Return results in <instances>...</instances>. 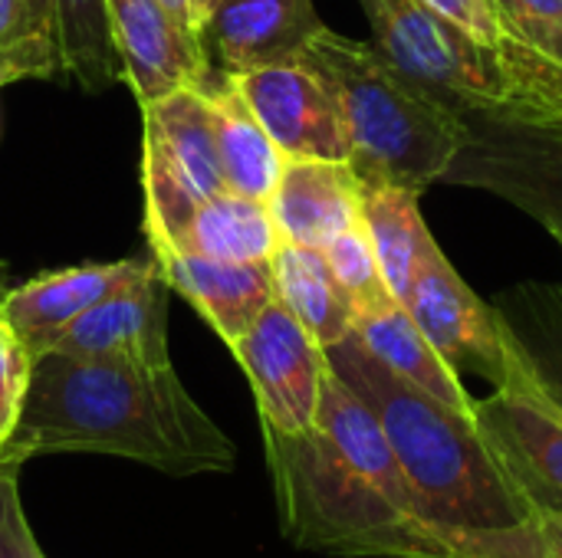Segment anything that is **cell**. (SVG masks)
I'll return each instance as SVG.
<instances>
[{"instance_id":"9","label":"cell","mask_w":562,"mask_h":558,"mask_svg":"<svg viewBox=\"0 0 562 558\" xmlns=\"http://www.w3.org/2000/svg\"><path fill=\"white\" fill-rule=\"evenodd\" d=\"M231 352L254 388L260 428L277 434L313 431L329 362L316 339L280 299L260 312V319L231 345Z\"/></svg>"},{"instance_id":"20","label":"cell","mask_w":562,"mask_h":558,"mask_svg":"<svg viewBox=\"0 0 562 558\" xmlns=\"http://www.w3.org/2000/svg\"><path fill=\"white\" fill-rule=\"evenodd\" d=\"M270 270L277 299L293 312V319L316 339L323 352L352 335L356 306L339 286L323 250L280 240Z\"/></svg>"},{"instance_id":"6","label":"cell","mask_w":562,"mask_h":558,"mask_svg":"<svg viewBox=\"0 0 562 558\" xmlns=\"http://www.w3.org/2000/svg\"><path fill=\"white\" fill-rule=\"evenodd\" d=\"M142 187L148 247H168L191 214L227 191L211 105L201 89H178L142 105Z\"/></svg>"},{"instance_id":"12","label":"cell","mask_w":562,"mask_h":558,"mask_svg":"<svg viewBox=\"0 0 562 558\" xmlns=\"http://www.w3.org/2000/svg\"><path fill=\"white\" fill-rule=\"evenodd\" d=\"M109 20L122 79L142 105L194 89L214 66L204 43L158 0H109Z\"/></svg>"},{"instance_id":"11","label":"cell","mask_w":562,"mask_h":558,"mask_svg":"<svg viewBox=\"0 0 562 558\" xmlns=\"http://www.w3.org/2000/svg\"><path fill=\"white\" fill-rule=\"evenodd\" d=\"M286 158L349 161V138L333 86L306 59L277 62L250 72H231Z\"/></svg>"},{"instance_id":"8","label":"cell","mask_w":562,"mask_h":558,"mask_svg":"<svg viewBox=\"0 0 562 558\" xmlns=\"http://www.w3.org/2000/svg\"><path fill=\"white\" fill-rule=\"evenodd\" d=\"M507 345V378L474 405V421L520 493L537 510H562V405L510 329Z\"/></svg>"},{"instance_id":"22","label":"cell","mask_w":562,"mask_h":558,"mask_svg":"<svg viewBox=\"0 0 562 558\" xmlns=\"http://www.w3.org/2000/svg\"><path fill=\"white\" fill-rule=\"evenodd\" d=\"M415 191L408 187H366L362 191V227L372 243V253L379 260L382 280L395 303L408 306L415 280L428 260V253L438 247Z\"/></svg>"},{"instance_id":"13","label":"cell","mask_w":562,"mask_h":558,"mask_svg":"<svg viewBox=\"0 0 562 558\" xmlns=\"http://www.w3.org/2000/svg\"><path fill=\"white\" fill-rule=\"evenodd\" d=\"M168 280L151 257L142 273L115 286L92 309H86L49 352L76 358H109L125 355L138 362H171L168 358Z\"/></svg>"},{"instance_id":"5","label":"cell","mask_w":562,"mask_h":558,"mask_svg":"<svg viewBox=\"0 0 562 558\" xmlns=\"http://www.w3.org/2000/svg\"><path fill=\"white\" fill-rule=\"evenodd\" d=\"M375 49L425 95L458 115L562 122V72L514 43L487 46L425 0H359Z\"/></svg>"},{"instance_id":"29","label":"cell","mask_w":562,"mask_h":558,"mask_svg":"<svg viewBox=\"0 0 562 558\" xmlns=\"http://www.w3.org/2000/svg\"><path fill=\"white\" fill-rule=\"evenodd\" d=\"M431 10H438L441 16L454 20L458 26H464L468 33H474L477 39H484L494 49H504L510 43V36L504 33V23L494 10V0H425Z\"/></svg>"},{"instance_id":"17","label":"cell","mask_w":562,"mask_h":558,"mask_svg":"<svg viewBox=\"0 0 562 558\" xmlns=\"http://www.w3.org/2000/svg\"><path fill=\"white\" fill-rule=\"evenodd\" d=\"M171 286L231 349L277 299L270 263H224L184 250L151 253Z\"/></svg>"},{"instance_id":"7","label":"cell","mask_w":562,"mask_h":558,"mask_svg":"<svg viewBox=\"0 0 562 558\" xmlns=\"http://www.w3.org/2000/svg\"><path fill=\"white\" fill-rule=\"evenodd\" d=\"M464 118L468 138L441 181L497 194L553 237L562 234V122Z\"/></svg>"},{"instance_id":"21","label":"cell","mask_w":562,"mask_h":558,"mask_svg":"<svg viewBox=\"0 0 562 558\" xmlns=\"http://www.w3.org/2000/svg\"><path fill=\"white\" fill-rule=\"evenodd\" d=\"M277 247L280 230L270 214V204L221 191L191 214V220L168 247L158 250H184L224 263H270Z\"/></svg>"},{"instance_id":"2","label":"cell","mask_w":562,"mask_h":558,"mask_svg":"<svg viewBox=\"0 0 562 558\" xmlns=\"http://www.w3.org/2000/svg\"><path fill=\"white\" fill-rule=\"evenodd\" d=\"M40 454H109L171 477L227 474L237 464V447L171 362L63 352L33 358L16 431L0 447L20 467Z\"/></svg>"},{"instance_id":"33","label":"cell","mask_w":562,"mask_h":558,"mask_svg":"<svg viewBox=\"0 0 562 558\" xmlns=\"http://www.w3.org/2000/svg\"><path fill=\"white\" fill-rule=\"evenodd\" d=\"M557 243H560V250H562V234H557Z\"/></svg>"},{"instance_id":"25","label":"cell","mask_w":562,"mask_h":558,"mask_svg":"<svg viewBox=\"0 0 562 558\" xmlns=\"http://www.w3.org/2000/svg\"><path fill=\"white\" fill-rule=\"evenodd\" d=\"M494 10L524 56L562 72V0H494Z\"/></svg>"},{"instance_id":"4","label":"cell","mask_w":562,"mask_h":558,"mask_svg":"<svg viewBox=\"0 0 562 558\" xmlns=\"http://www.w3.org/2000/svg\"><path fill=\"white\" fill-rule=\"evenodd\" d=\"M333 86L362 187L438 184L468 138V118L425 95L372 43L319 30L300 56Z\"/></svg>"},{"instance_id":"16","label":"cell","mask_w":562,"mask_h":558,"mask_svg":"<svg viewBox=\"0 0 562 558\" xmlns=\"http://www.w3.org/2000/svg\"><path fill=\"white\" fill-rule=\"evenodd\" d=\"M148 260H115L40 273L30 283L10 289L0 303V319L20 335L33 358L49 352L59 335L102 296L142 273Z\"/></svg>"},{"instance_id":"14","label":"cell","mask_w":562,"mask_h":558,"mask_svg":"<svg viewBox=\"0 0 562 558\" xmlns=\"http://www.w3.org/2000/svg\"><path fill=\"white\" fill-rule=\"evenodd\" d=\"M319 30L313 0H217L201 39L217 69L250 72L300 59Z\"/></svg>"},{"instance_id":"31","label":"cell","mask_w":562,"mask_h":558,"mask_svg":"<svg viewBox=\"0 0 562 558\" xmlns=\"http://www.w3.org/2000/svg\"><path fill=\"white\" fill-rule=\"evenodd\" d=\"M537 558H562V510H537L530 520Z\"/></svg>"},{"instance_id":"28","label":"cell","mask_w":562,"mask_h":558,"mask_svg":"<svg viewBox=\"0 0 562 558\" xmlns=\"http://www.w3.org/2000/svg\"><path fill=\"white\" fill-rule=\"evenodd\" d=\"M16 474H20V464L0 457V558H40L43 553L20 506Z\"/></svg>"},{"instance_id":"30","label":"cell","mask_w":562,"mask_h":558,"mask_svg":"<svg viewBox=\"0 0 562 558\" xmlns=\"http://www.w3.org/2000/svg\"><path fill=\"white\" fill-rule=\"evenodd\" d=\"M46 23V13L33 10V0H0V49L20 43Z\"/></svg>"},{"instance_id":"3","label":"cell","mask_w":562,"mask_h":558,"mask_svg":"<svg viewBox=\"0 0 562 558\" xmlns=\"http://www.w3.org/2000/svg\"><path fill=\"white\" fill-rule=\"evenodd\" d=\"M326 362L379 418L431 523L458 536L491 539L533 520L537 506L510 480L474 418L398 378L356 332L326 349Z\"/></svg>"},{"instance_id":"18","label":"cell","mask_w":562,"mask_h":558,"mask_svg":"<svg viewBox=\"0 0 562 558\" xmlns=\"http://www.w3.org/2000/svg\"><path fill=\"white\" fill-rule=\"evenodd\" d=\"M194 89H201L211 105L214 141H217L227 191L254 201H270L283 174L286 155L277 148V141L267 135V128L247 105L237 79L211 66V72Z\"/></svg>"},{"instance_id":"19","label":"cell","mask_w":562,"mask_h":558,"mask_svg":"<svg viewBox=\"0 0 562 558\" xmlns=\"http://www.w3.org/2000/svg\"><path fill=\"white\" fill-rule=\"evenodd\" d=\"M356 339L398 378L412 382L425 395L454 408L464 418H474V398L464 388L461 375L435 352L425 332L415 326L412 312L402 303H385L356 316Z\"/></svg>"},{"instance_id":"15","label":"cell","mask_w":562,"mask_h":558,"mask_svg":"<svg viewBox=\"0 0 562 558\" xmlns=\"http://www.w3.org/2000/svg\"><path fill=\"white\" fill-rule=\"evenodd\" d=\"M362 191L349 161L286 158L267 204L283 243L326 250L336 237L362 227Z\"/></svg>"},{"instance_id":"23","label":"cell","mask_w":562,"mask_h":558,"mask_svg":"<svg viewBox=\"0 0 562 558\" xmlns=\"http://www.w3.org/2000/svg\"><path fill=\"white\" fill-rule=\"evenodd\" d=\"M46 23L56 36L63 69L89 92L109 89L122 76L112 39L109 0H46Z\"/></svg>"},{"instance_id":"10","label":"cell","mask_w":562,"mask_h":558,"mask_svg":"<svg viewBox=\"0 0 562 558\" xmlns=\"http://www.w3.org/2000/svg\"><path fill=\"white\" fill-rule=\"evenodd\" d=\"M435 352L458 375H481L491 385L507 378L510 345L507 329L494 306H487L435 247L415 280L405 306Z\"/></svg>"},{"instance_id":"1","label":"cell","mask_w":562,"mask_h":558,"mask_svg":"<svg viewBox=\"0 0 562 558\" xmlns=\"http://www.w3.org/2000/svg\"><path fill=\"white\" fill-rule=\"evenodd\" d=\"M283 536L342 558H537L530 523L491 539L431 523L372 408L326 368L306 434L263 428Z\"/></svg>"},{"instance_id":"27","label":"cell","mask_w":562,"mask_h":558,"mask_svg":"<svg viewBox=\"0 0 562 558\" xmlns=\"http://www.w3.org/2000/svg\"><path fill=\"white\" fill-rule=\"evenodd\" d=\"M30 375H33L30 349L0 319V447L16 431V421H20V411H23V398H26V388H30Z\"/></svg>"},{"instance_id":"26","label":"cell","mask_w":562,"mask_h":558,"mask_svg":"<svg viewBox=\"0 0 562 558\" xmlns=\"http://www.w3.org/2000/svg\"><path fill=\"white\" fill-rule=\"evenodd\" d=\"M323 253H326L339 286L352 299L356 316L366 309H379L385 303H395L385 280H382V270H379V260H375L372 243L366 237V227H356V230L336 237Z\"/></svg>"},{"instance_id":"24","label":"cell","mask_w":562,"mask_h":558,"mask_svg":"<svg viewBox=\"0 0 562 558\" xmlns=\"http://www.w3.org/2000/svg\"><path fill=\"white\" fill-rule=\"evenodd\" d=\"M494 309L562 405V283H520L507 289Z\"/></svg>"},{"instance_id":"34","label":"cell","mask_w":562,"mask_h":558,"mask_svg":"<svg viewBox=\"0 0 562 558\" xmlns=\"http://www.w3.org/2000/svg\"><path fill=\"white\" fill-rule=\"evenodd\" d=\"M40 558H43V556H40Z\"/></svg>"},{"instance_id":"32","label":"cell","mask_w":562,"mask_h":558,"mask_svg":"<svg viewBox=\"0 0 562 558\" xmlns=\"http://www.w3.org/2000/svg\"><path fill=\"white\" fill-rule=\"evenodd\" d=\"M188 33H194L198 39L204 36V26H207V20H211V13H214V7H217V0H158ZM204 43V39H201Z\"/></svg>"}]
</instances>
